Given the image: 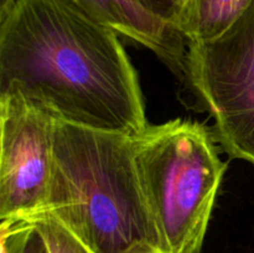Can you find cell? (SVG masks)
Instances as JSON below:
<instances>
[{
    "instance_id": "11",
    "label": "cell",
    "mask_w": 254,
    "mask_h": 253,
    "mask_svg": "<svg viewBox=\"0 0 254 253\" xmlns=\"http://www.w3.org/2000/svg\"><path fill=\"white\" fill-rule=\"evenodd\" d=\"M139 1H140L146 9L150 10L153 14H155L156 16H159L160 19H163L164 21L168 22V12H166V7L165 5H164L163 0H139Z\"/></svg>"
},
{
    "instance_id": "1",
    "label": "cell",
    "mask_w": 254,
    "mask_h": 253,
    "mask_svg": "<svg viewBox=\"0 0 254 253\" xmlns=\"http://www.w3.org/2000/svg\"><path fill=\"white\" fill-rule=\"evenodd\" d=\"M57 121L135 138L149 126L118 34L73 0H14L0 14V93Z\"/></svg>"
},
{
    "instance_id": "7",
    "label": "cell",
    "mask_w": 254,
    "mask_h": 253,
    "mask_svg": "<svg viewBox=\"0 0 254 253\" xmlns=\"http://www.w3.org/2000/svg\"><path fill=\"white\" fill-rule=\"evenodd\" d=\"M253 0H186L176 29L189 42L210 41L227 31Z\"/></svg>"
},
{
    "instance_id": "2",
    "label": "cell",
    "mask_w": 254,
    "mask_h": 253,
    "mask_svg": "<svg viewBox=\"0 0 254 253\" xmlns=\"http://www.w3.org/2000/svg\"><path fill=\"white\" fill-rule=\"evenodd\" d=\"M93 253L163 251L139 183L134 138L56 121L41 211ZM29 220V221H31Z\"/></svg>"
},
{
    "instance_id": "3",
    "label": "cell",
    "mask_w": 254,
    "mask_h": 253,
    "mask_svg": "<svg viewBox=\"0 0 254 253\" xmlns=\"http://www.w3.org/2000/svg\"><path fill=\"white\" fill-rule=\"evenodd\" d=\"M141 191L164 253H201L227 164L203 124L174 119L134 138Z\"/></svg>"
},
{
    "instance_id": "8",
    "label": "cell",
    "mask_w": 254,
    "mask_h": 253,
    "mask_svg": "<svg viewBox=\"0 0 254 253\" xmlns=\"http://www.w3.org/2000/svg\"><path fill=\"white\" fill-rule=\"evenodd\" d=\"M0 253H51L39 228L27 220L6 218L0 226Z\"/></svg>"
},
{
    "instance_id": "4",
    "label": "cell",
    "mask_w": 254,
    "mask_h": 253,
    "mask_svg": "<svg viewBox=\"0 0 254 253\" xmlns=\"http://www.w3.org/2000/svg\"><path fill=\"white\" fill-rule=\"evenodd\" d=\"M185 73L223 149L254 165V0L221 36L189 42Z\"/></svg>"
},
{
    "instance_id": "10",
    "label": "cell",
    "mask_w": 254,
    "mask_h": 253,
    "mask_svg": "<svg viewBox=\"0 0 254 253\" xmlns=\"http://www.w3.org/2000/svg\"><path fill=\"white\" fill-rule=\"evenodd\" d=\"M163 1L166 7V12H168V22L176 29L179 15H180L186 0H163Z\"/></svg>"
},
{
    "instance_id": "6",
    "label": "cell",
    "mask_w": 254,
    "mask_h": 253,
    "mask_svg": "<svg viewBox=\"0 0 254 253\" xmlns=\"http://www.w3.org/2000/svg\"><path fill=\"white\" fill-rule=\"evenodd\" d=\"M94 20L118 35L129 37L155 52L173 69L185 73L186 54L183 36L146 9L139 0H73Z\"/></svg>"
},
{
    "instance_id": "12",
    "label": "cell",
    "mask_w": 254,
    "mask_h": 253,
    "mask_svg": "<svg viewBox=\"0 0 254 253\" xmlns=\"http://www.w3.org/2000/svg\"><path fill=\"white\" fill-rule=\"evenodd\" d=\"M12 1H14V0H0V14L4 12L5 10L11 5Z\"/></svg>"
},
{
    "instance_id": "5",
    "label": "cell",
    "mask_w": 254,
    "mask_h": 253,
    "mask_svg": "<svg viewBox=\"0 0 254 253\" xmlns=\"http://www.w3.org/2000/svg\"><path fill=\"white\" fill-rule=\"evenodd\" d=\"M57 119L15 92L0 93V218L31 220L46 198Z\"/></svg>"
},
{
    "instance_id": "9",
    "label": "cell",
    "mask_w": 254,
    "mask_h": 253,
    "mask_svg": "<svg viewBox=\"0 0 254 253\" xmlns=\"http://www.w3.org/2000/svg\"><path fill=\"white\" fill-rule=\"evenodd\" d=\"M29 221V220H27ZM46 240L51 253H93L79 242L69 231L57 221L50 217H37L31 220ZM146 253H164L163 251H151Z\"/></svg>"
}]
</instances>
